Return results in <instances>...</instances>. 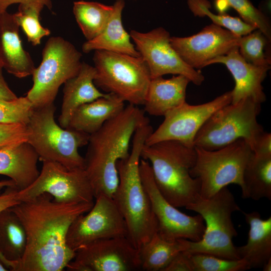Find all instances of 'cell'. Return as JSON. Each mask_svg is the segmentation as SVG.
Segmentation results:
<instances>
[{
    "label": "cell",
    "mask_w": 271,
    "mask_h": 271,
    "mask_svg": "<svg viewBox=\"0 0 271 271\" xmlns=\"http://www.w3.org/2000/svg\"><path fill=\"white\" fill-rule=\"evenodd\" d=\"M93 204L58 203L44 193L11 207L26 235L25 251L15 271H61L66 268L76 253L66 243L69 227Z\"/></svg>",
    "instance_id": "obj_1"
},
{
    "label": "cell",
    "mask_w": 271,
    "mask_h": 271,
    "mask_svg": "<svg viewBox=\"0 0 271 271\" xmlns=\"http://www.w3.org/2000/svg\"><path fill=\"white\" fill-rule=\"evenodd\" d=\"M150 124L145 111L129 104L117 115L90 135L84 159V170L94 198H113L118 184L116 163L129 155V144L136 131Z\"/></svg>",
    "instance_id": "obj_2"
},
{
    "label": "cell",
    "mask_w": 271,
    "mask_h": 271,
    "mask_svg": "<svg viewBox=\"0 0 271 271\" xmlns=\"http://www.w3.org/2000/svg\"><path fill=\"white\" fill-rule=\"evenodd\" d=\"M153 131L150 124L139 128L133 134L129 155L116 163L119 181L113 199L125 222L127 237L138 250L158 228L139 169L142 149Z\"/></svg>",
    "instance_id": "obj_3"
},
{
    "label": "cell",
    "mask_w": 271,
    "mask_h": 271,
    "mask_svg": "<svg viewBox=\"0 0 271 271\" xmlns=\"http://www.w3.org/2000/svg\"><path fill=\"white\" fill-rule=\"evenodd\" d=\"M196 157L194 147L173 140L145 144L141 152V158L150 165L158 190L177 208H186L200 196V182L190 173Z\"/></svg>",
    "instance_id": "obj_4"
},
{
    "label": "cell",
    "mask_w": 271,
    "mask_h": 271,
    "mask_svg": "<svg viewBox=\"0 0 271 271\" xmlns=\"http://www.w3.org/2000/svg\"><path fill=\"white\" fill-rule=\"evenodd\" d=\"M188 210L200 215L205 229L200 240H187L185 250L190 253H206L220 257L240 259L233 238L237 235L232 220L233 212L241 211L233 195L225 187L208 198L200 196L187 206Z\"/></svg>",
    "instance_id": "obj_5"
},
{
    "label": "cell",
    "mask_w": 271,
    "mask_h": 271,
    "mask_svg": "<svg viewBox=\"0 0 271 271\" xmlns=\"http://www.w3.org/2000/svg\"><path fill=\"white\" fill-rule=\"evenodd\" d=\"M55 110L54 103L34 108L27 125V142L42 162H56L69 169H84V159L78 149L88 144L90 135L59 125Z\"/></svg>",
    "instance_id": "obj_6"
},
{
    "label": "cell",
    "mask_w": 271,
    "mask_h": 271,
    "mask_svg": "<svg viewBox=\"0 0 271 271\" xmlns=\"http://www.w3.org/2000/svg\"><path fill=\"white\" fill-rule=\"evenodd\" d=\"M261 104L250 98L229 103L213 113L197 133L194 146L215 150L243 139L252 152L264 131L257 121Z\"/></svg>",
    "instance_id": "obj_7"
},
{
    "label": "cell",
    "mask_w": 271,
    "mask_h": 271,
    "mask_svg": "<svg viewBox=\"0 0 271 271\" xmlns=\"http://www.w3.org/2000/svg\"><path fill=\"white\" fill-rule=\"evenodd\" d=\"M93 60L96 70L94 83L97 87L129 104H144L152 78L141 56L96 50Z\"/></svg>",
    "instance_id": "obj_8"
},
{
    "label": "cell",
    "mask_w": 271,
    "mask_h": 271,
    "mask_svg": "<svg viewBox=\"0 0 271 271\" xmlns=\"http://www.w3.org/2000/svg\"><path fill=\"white\" fill-rule=\"evenodd\" d=\"M194 148L196 161L190 173L200 182V197L210 198L231 184L238 185L243 191V172L253 153L243 139L215 150Z\"/></svg>",
    "instance_id": "obj_9"
},
{
    "label": "cell",
    "mask_w": 271,
    "mask_h": 271,
    "mask_svg": "<svg viewBox=\"0 0 271 271\" xmlns=\"http://www.w3.org/2000/svg\"><path fill=\"white\" fill-rule=\"evenodd\" d=\"M42 56L32 75L33 85L26 95L34 108L53 103L60 86L76 75L82 64V54L60 37L48 40Z\"/></svg>",
    "instance_id": "obj_10"
},
{
    "label": "cell",
    "mask_w": 271,
    "mask_h": 271,
    "mask_svg": "<svg viewBox=\"0 0 271 271\" xmlns=\"http://www.w3.org/2000/svg\"><path fill=\"white\" fill-rule=\"evenodd\" d=\"M44 193L50 194L57 202L66 204L92 202L94 198L84 169H69L53 161H43L37 178L27 187L19 190L16 198L22 202Z\"/></svg>",
    "instance_id": "obj_11"
},
{
    "label": "cell",
    "mask_w": 271,
    "mask_h": 271,
    "mask_svg": "<svg viewBox=\"0 0 271 271\" xmlns=\"http://www.w3.org/2000/svg\"><path fill=\"white\" fill-rule=\"evenodd\" d=\"M139 169L142 184L158 222L159 234L169 241L200 240L205 229L202 217L199 214L188 215L166 200L156 186L148 161L141 159Z\"/></svg>",
    "instance_id": "obj_12"
},
{
    "label": "cell",
    "mask_w": 271,
    "mask_h": 271,
    "mask_svg": "<svg viewBox=\"0 0 271 271\" xmlns=\"http://www.w3.org/2000/svg\"><path fill=\"white\" fill-rule=\"evenodd\" d=\"M129 35L152 79L172 74L184 75L196 85L204 81L202 73L186 63L172 47L170 34L164 28L145 33L131 30Z\"/></svg>",
    "instance_id": "obj_13"
},
{
    "label": "cell",
    "mask_w": 271,
    "mask_h": 271,
    "mask_svg": "<svg viewBox=\"0 0 271 271\" xmlns=\"http://www.w3.org/2000/svg\"><path fill=\"white\" fill-rule=\"evenodd\" d=\"M91 209L76 217L66 235L68 246L75 251L96 240L127 237L125 222L112 198L100 195Z\"/></svg>",
    "instance_id": "obj_14"
},
{
    "label": "cell",
    "mask_w": 271,
    "mask_h": 271,
    "mask_svg": "<svg viewBox=\"0 0 271 271\" xmlns=\"http://www.w3.org/2000/svg\"><path fill=\"white\" fill-rule=\"evenodd\" d=\"M231 100L232 91H229L203 104L190 105L185 102L164 116V121L153 131L145 144L173 140L194 148L195 138L204 123L213 113Z\"/></svg>",
    "instance_id": "obj_15"
},
{
    "label": "cell",
    "mask_w": 271,
    "mask_h": 271,
    "mask_svg": "<svg viewBox=\"0 0 271 271\" xmlns=\"http://www.w3.org/2000/svg\"><path fill=\"white\" fill-rule=\"evenodd\" d=\"M66 268L71 271L141 270L139 250L126 236L96 240L76 250Z\"/></svg>",
    "instance_id": "obj_16"
},
{
    "label": "cell",
    "mask_w": 271,
    "mask_h": 271,
    "mask_svg": "<svg viewBox=\"0 0 271 271\" xmlns=\"http://www.w3.org/2000/svg\"><path fill=\"white\" fill-rule=\"evenodd\" d=\"M240 37L213 23L189 37H171L170 43L182 60L196 69L238 46Z\"/></svg>",
    "instance_id": "obj_17"
},
{
    "label": "cell",
    "mask_w": 271,
    "mask_h": 271,
    "mask_svg": "<svg viewBox=\"0 0 271 271\" xmlns=\"http://www.w3.org/2000/svg\"><path fill=\"white\" fill-rule=\"evenodd\" d=\"M224 65L235 81L232 91L231 103H236L245 98H250L261 104L266 100L262 83L270 66L255 65L246 61L239 52L238 46L232 48L224 55L218 56L208 63Z\"/></svg>",
    "instance_id": "obj_18"
},
{
    "label": "cell",
    "mask_w": 271,
    "mask_h": 271,
    "mask_svg": "<svg viewBox=\"0 0 271 271\" xmlns=\"http://www.w3.org/2000/svg\"><path fill=\"white\" fill-rule=\"evenodd\" d=\"M19 26L13 14H0V60L9 73L22 78L32 75L35 69L30 55L22 46Z\"/></svg>",
    "instance_id": "obj_19"
},
{
    "label": "cell",
    "mask_w": 271,
    "mask_h": 271,
    "mask_svg": "<svg viewBox=\"0 0 271 271\" xmlns=\"http://www.w3.org/2000/svg\"><path fill=\"white\" fill-rule=\"evenodd\" d=\"M95 74L94 66L82 62L78 74L64 83L63 102L59 117V125L62 127H67L73 112L80 106L107 95L100 91L94 84Z\"/></svg>",
    "instance_id": "obj_20"
},
{
    "label": "cell",
    "mask_w": 271,
    "mask_h": 271,
    "mask_svg": "<svg viewBox=\"0 0 271 271\" xmlns=\"http://www.w3.org/2000/svg\"><path fill=\"white\" fill-rule=\"evenodd\" d=\"M190 82L182 75L169 79H151L144 103L145 112L151 115L164 116L186 102V89Z\"/></svg>",
    "instance_id": "obj_21"
},
{
    "label": "cell",
    "mask_w": 271,
    "mask_h": 271,
    "mask_svg": "<svg viewBox=\"0 0 271 271\" xmlns=\"http://www.w3.org/2000/svg\"><path fill=\"white\" fill-rule=\"evenodd\" d=\"M124 107L123 100L114 94L108 93L106 96L78 107L73 112L66 128L90 135L119 114Z\"/></svg>",
    "instance_id": "obj_22"
},
{
    "label": "cell",
    "mask_w": 271,
    "mask_h": 271,
    "mask_svg": "<svg viewBox=\"0 0 271 271\" xmlns=\"http://www.w3.org/2000/svg\"><path fill=\"white\" fill-rule=\"evenodd\" d=\"M38 159L37 154L28 142L0 150V174L10 177L19 190H23L38 176Z\"/></svg>",
    "instance_id": "obj_23"
},
{
    "label": "cell",
    "mask_w": 271,
    "mask_h": 271,
    "mask_svg": "<svg viewBox=\"0 0 271 271\" xmlns=\"http://www.w3.org/2000/svg\"><path fill=\"white\" fill-rule=\"evenodd\" d=\"M109 20L103 31L94 39L87 41L82 49L85 53L103 50L139 57L140 55L124 29L121 15L125 6L124 0H116Z\"/></svg>",
    "instance_id": "obj_24"
},
{
    "label": "cell",
    "mask_w": 271,
    "mask_h": 271,
    "mask_svg": "<svg viewBox=\"0 0 271 271\" xmlns=\"http://www.w3.org/2000/svg\"><path fill=\"white\" fill-rule=\"evenodd\" d=\"M243 214L249 228L246 243L237 247L238 253L250 268L262 267L271 258V217L263 219L256 211Z\"/></svg>",
    "instance_id": "obj_25"
},
{
    "label": "cell",
    "mask_w": 271,
    "mask_h": 271,
    "mask_svg": "<svg viewBox=\"0 0 271 271\" xmlns=\"http://www.w3.org/2000/svg\"><path fill=\"white\" fill-rule=\"evenodd\" d=\"M187 239L167 240L156 232L139 249L141 269L163 271L180 252L187 249Z\"/></svg>",
    "instance_id": "obj_26"
},
{
    "label": "cell",
    "mask_w": 271,
    "mask_h": 271,
    "mask_svg": "<svg viewBox=\"0 0 271 271\" xmlns=\"http://www.w3.org/2000/svg\"><path fill=\"white\" fill-rule=\"evenodd\" d=\"M26 246V235L18 216L11 207L1 211L0 254L17 265L24 255Z\"/></svg>",
    "instance_id": "obj_27"
},
{
    "label": "cell",
    "mask_w": 271,
    "mask_h": 271,
    "mask_svg": "<svg viewBox=\"0 0 271 271\" xmlns=\"http://www.w3.org/2000/svg\"><path fill=\"white\" fill-rule=\"evenodd\" d=\"M243 181L242 198L271 200V156L253 153L244 169Z\"/></svg>",
    "instance_id": "obj_28"
},
{
    "label": "cell",
    "mask_w": 271,
    "mask_h": 271,
    "mask_svg": "<svg viewBox=\"0 0 271 271\" xmlns=\"http://www.w3.org/2000/svg\"><path fill=\"white\" fill-rule=\"evenodd\" d=\"M113 11V6L95 2L79 1L73 3L76 21L87 41L99 35L104 29Z\"/></svg>",
    "instance_id": "obj_29"
},
{
    "label": "cell",
    "mask_w": 271,
    "mask_h": 271,
    "mask_svg": "<svg viewBox=\"0 0 271 271\" xmlns=\"http://www.w3.org/2000/svg\"><path fill=\"white\" fill-rule=\"evenodd\" d=\"M44 5L40 3L20 4L18 11L13 14L14 17L32 45L41 43V39L50 35V31L43 27L39 18Z\"/></svg>",
    "instance_id": "obj_30"
},
{
    "label": "cell",
    "mask_w": 271,
    "mask_h": 271,
    "mask_svg": "<svg viewBox=\"0 0 271 271\" xmlns=\"http://www.w3.org/2000/svg\"><path fill=\"white\" fill-rule=\"evenodd\" d=\"M188 7L196 16L209 18L213 23L224 28L235 35L242 36L257 28L237 17L223 14H215L210 11L211 4L207 0H187Z\"/></svg>",
    "instance_id": "obj_31"
},
{
    "label": "cell",
    "mask_w": 271,
    "mask_h": 271,
    "mask_svg": "<svg viewBox=\"0 0 271 271\" xmlns=\"http://www.w3.org/2000/svg\"><path fill=\"white\" fill-rule=\"evenodd\" d=\"M271 41L256 29L250 33L241 36L238 48L242 58L247 62L258 66H270L269 47Z\"/></svg>",
    "instance_id": "obj_32"
},
{
    "label": "cell",
    "mask_w": 271,
    "mask_h": 271,
    "mask_svg": "<svg viewBox=\"0 0 271 271\" xmlns=\"http://www.w3.org/2000/svg\"><path fill=\"white\" fill-rule=\"evenodd\" d=\"M190 255L194 271H243L250 269L248 263L241 258L230 259L202 253H190Z\"/></svg>",
    "instance_id": "obj_33"
},
{
    "label": "cell",
    "mask_w": 271,
    "mask_h": 271,
    "mask_svg": "<svg viewBox=\"0 0 271 271\" xmlns=\"http://www.w3.org/2000/svg\"><path fill=\"white\" fill-rule=\"evenodd\" d=\"M33 110V105L27 96L10 100L0 99V123L27 125Z\"/></svg>",
    "instance_id": "obj_34"
},
{
    "label": "cell",
    "mask_w": 271,
    "mask_h": 271,
    "mask_svg": "<svg viewBox=\"0 0 271 271\" xmlns=\"http://www.w3.org/2000/svg\"><path fill=\"white\" fill-rule=\"evenodd\" d=\"M245 22L260 30L271 41V25L268 17L255 8L249 0H226Z\"/></svg>",
    "instance_id": "obj_35"
},
{
    "label": "cell",
    "mask_w": 271,
    "mask_h": 271,
    "mask_svg": "<svg viewBox=\"0 0 271 271\" xmlns=\"http://www.w3.org/2000/svg\"><path fill=\"white\" fill-rule=\"evenodd\" d=\"M28 136L27 125L0 123V150L27 142Z\"/></svg>",
    "instance_id": "obj_36"
},
{
    "label": "cell",
    "mask_w": 271,
    "mask_h": 271,
    "mask_svg": "<svg viewBox=\"0 0 271 271\" xmlns=\"http://www.w3.org/2000/svg\"><path fill=\"white\" fill-rule=\"evenodd\" d=\"M163 271H194L190 253L179 252Z\"/></svg>",
    "instance_id": "obj_37"
},
{
    "label": "cell",
    "mask_w": 271,
    "mask_h": 271,
    "mask_svg": "<svg viewBox=\"0 0 271 271\" xmlns=\"http://www.w3.org/2000/svg\"><path fill=\"white\" fill-rule=\"evenodd\" d=\"M5 189V191L0 194V212L20 202L16 198V194L19 191L16 186L8 187Z\"/></svg>",
    "instance_id": "obj_38"
},
{
    "label": "cell",
    "mask_w": 271,
    "mask_h": 271,
    "mask_svg": "<svg viewBox=\"0 0 271 271\" xmlns=\"http://www.w3.org/2000/svg\"><path fill=\"white\" fill-rule=\"evenodd\" d=\"M257 156H271V134L264 131L259 138L253 151Z\"/></svg>",
    "instance_id": "obj_39"
},
{
    "label": "cell",
    "mask_w": 271,
    "mask_h": 271,
    "mask_svg": "<svg viewBox=\"0 0 271 271\" xmlns=\"http://www.w3.org/2000/svg\"><path fill=\"white\" fill-rule=\"evenodd\" d=\"M30 3H40L51 11L52 4L51 0H0V14L7 11L8 8L15 4H25Z\"/></svg>",
    "instance_id": "obj_40"
},
{
    "label": "cell",
    "mask_w": 271,
    "mask_h": 271,
    "mask_svg": "<svg viewBox=\"0 0 271 271\" xmlns=\"http://www.w3.org/2000/svg\"><path fill=\"white\" fill-rule=\"evenodd\" d=\"M3 64L0 60V99L7 100H13L18 97L10 88L3 74Z\"/></svg>",
    "instance_id": "obj_41"
},
{
    "label": "cell",
    "mask_w": 271,
    "mask_h": 271,
    "mask_svg": "<svg viewBox=\"0 0 271 271\" xmlns=\"http://www.w3.org/2000/svg\"><path fill=\"white\" fill-rule=\"evenodd\" d=\"M215 5L216 9L220 14L225 13V12L229 7L226 0H216Z\"/></svg>",
    "instance_id": "obj_42"
},
{
    "label": "cell",
    "mask_w": 271,
    "mask_h": 271,
    "mask_svg": "<svg viewBox=\"0 0 271 271\" xmlns=\"http://www.w3.org/2000/svg\"><path fill=\"white\" fill-rule=\"evenodd\" d=\"M12 186H16V185L15 182L11 179L8 180H3L0 181V194L1 191L2 189L8 187Z\"/></svg>",
    "instance_id": "obj_43"
},
{
    "label": "cell",
    "mask_w": 271,
    "mask_h": 271,
    "mask_svg": "<svg viewBox=\"0 0 271 271\" xmlns=\"http://www.w3.org/2000/svg\"><path fill=\"white\" fill-rule=\"evenodd\" d=\"M262 268L263 271L271 270V258L265 262Z\"/></svg>",
    "instance_id": "obj_44"
},
{
    "label": "cell",
    "mask_w": 271,
    "mask_h": 271,
    "mask_svg": "<svg viewBox=\"0 0 271 271\" xmlns=\"http://www.w3.org/2000/svg\"><path fill=\"white\" fill-rule=\"evenodd\" d=\"M8 270V268L0 260V271H7Z\"/></svg>",
    "instance_id": "obj_45"
}]
</instances>
